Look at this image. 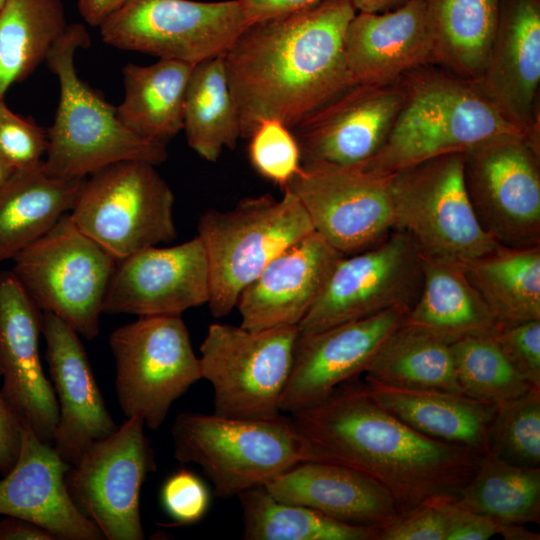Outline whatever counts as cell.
<instances>
[{"label":"cell","instance_id":"obj_1","mask_svg":"<svg viewBox=\"0 0 540 540\" xmlns=\"http://www.w3.org/2000/svg\"><path fill=\"white\" fill-rule=\"evenodd\" d=\"M289 416L312 461L368 475L391 494L399 513L457 501L483 456L417 432L381 407L356 378Z\"/></svg>","mask_w":540,"mask_h":540},{"label":"cell","instance_id":"obj_2","mask_svg":"<svg viewBox=\"0 0 540 540\" xmlns=\"http://www.w3.org/2000/svg\"><path fill=\"white\" fill-rule=\"evenodd\" d=\"M356 12L351 0H324L244 28L223 55L242 138L263 119L291 129L356 84L345 57Z\"/></svg>","mask_w":540,"mask_h":540},{"label":"cell","instance_id":"obj_3","mask_svg":"<svg viewBox=\"0 0 540 540\" xmlns=\"http://www.w3.org/2000/svg\"><path fill=\"white\" fill-rule=\"evenodd\" d=\"M399 81L401 108L382 147L362 170L390 175L439 156L464 154L502 134H525L473 80L422 66Z\"/></svg>","mask_w":540,"mask_h":540},{"label":"cell","instance_id":"obj_4","mask_svg":"<svg viewBox=\"0 0 540 540\" xmlns=\"http://www.w3.org/2000/svg\"><path fill=\"white\" fill-rule=\"evenodd\" d=\"M89 45L86 27L68 24L46 58L59 82V102L53 124L47 129L42 170L53 177L74 179L122 161L162 164L168 158L166 144L130 131L118 118L116 107L79 77L75 53Z\"/></svg>","mask_w":540,"mask_h":540},{"label":"cell","instance_id":"obj_5","mask_svg":"<svg viewBox=\"0 0 540 540\" xmlns=\"http://www.w3.org/2000/svg\"><path fill=\"white\" fill-rule=\"evenodd\" d=\"M171 436L175 459L199 465L221 498L265 486L296 464L312 461L305 439L283 413L245 419L183 412Z\"/></svg>","mask_w":540,"mask_h":540},{"label":"cell","instance_id":"obj_6","mask_svg":"<svg viewBox=\"0 0 540 540\" xmlns=\"http://www.w3.org/2000/svg\"><path fill=\"white\" fill-rule=\"evenodd\" d=\"M241 199L232 209H209L198 220L210 267L211 314L223 317L236 308L243 290L267 264L314 232L299 199L288 189Z\"/></svg>","mask_w":540,"mask_h":540},{"label":"cell","instance_id":"obj_7","mask_svg":"<svg viewBox=\"0 0 540 540\" xmlns=\"http://www.w3.org/2000/svg\"><path fill=\"white\" fill-rule=\"evenodd\" d=\"M12 261L11 271L42 312L58 316L88 340L99 334L117 260L83 233L69 213Z\"/></svg>","mask_w":540,"mask_h":540},{"label":"cell","instance_id":"obj_8","mask_svg":"<svg viewBox=\"0 0 540 540\" xmlns=\"http://www.w3.org/2000/svg\"><path fill=\"white\" fill-rule=\"evenodd\" d=\"M174 202L155 165L122 161L84 179L69 215L118 261L176 238Z\"/></svg>","mask_w":540,"mask_h":540},{"label":"cell","instance_id":"obj_9","mask_svg":"<svg viewBox=\"0 0 540 540\" xmlns=\"http://www.w3.org/2000/svg\"><path fill=\"white\" fill-rule=\"evenodd\" d=\"M394 229L406 232L421 254L457 262L500 244L482 227L464 178V154L439 156L389 175Z\"/></svg>","mask_w":540,"mask_h":540},{"label":"cell","instance_id":"obj_10","mask_svg":"<svg viewBox=\"0 0 540 540\" xmlns=\"http://www.w3.org/2000/svg\"><path fill=\"white\" fill-rule=\"evenodd\" d=\"M299 328L250 330L212 323L200 346L202 378L213 389L214 414L245 419L281 415Z\"/></svg>","mask_w":540,"mask_h":540},{"label":"cell","instance_id":"obj_11","mask_svg":"<svg viewBox=\"0 0 540 540\" xmlns=\"http://www.w3.org/2000/svg\"><path fill=\"white\" fill-rule=\"evenodd\" d=\"M115 360V392L128 417L158 430L172 404L202 379L181 315L143 316L109 337Z\"/></svg>","mask_w":540,"mask_h":540},{"label":"cell","instance_id":"obj_12","mask_svg":"<svg viewBox=\"0 0 540 540\" xmlns=\"http://www.w3.org/2000/svg\"><path fill=\"white\" fill-rule=\"evenodd\" d=\"M247 25L239 0H126L98 28L115 48L195 65L224 55Z\"/></svg>","mask_w":540,"mask_h":540},{"label":"cell","instance_id":"obj_13","mask_svg":"<svg viewBox=\"0 0 540 540\" xmlns=\"http://www.w3.org/2000/svg\"><path fill=\"white\" fill-rule=\"evenodd\" d=\"M422 278L420 250L406 232L393 229L371 248L339 259L299 323V333L319 332L390 309L410 310Z\"/></svg>","mask_w":540,"mask_h":540},{"label":"cell","instance_id":"obj_14","mask_svg":"<svg viewBox=\"0 0 540 540\" xmlns=\"http://www.w3.org/2000/svg\"><path fill=\"white\" fill-rule=\"evenodd\" d=\"M144 421L128 417L110 436L92 443L65 476L78 509L107 540H142L140 492L156 469Z\"/></svg>","mask_w":540,"mask_h":540},{"label":"cell","instance_id":"obj_15","mask_svg":"<svg viewBox=\"0 0 540 540\" xmlns=\"http://www.w3.org/2000/svg\"><path fill=\"white\" fill-rule=\"evenodd\" d=\"M467 192L482 227L501 245H540L539 148L502 134L464 153Z\"/></svg>","mask_w":540,"mask_h":540},{"label":"cell","instance_id":"obj_16","mask_svg":"<svg viewBox=\"0 0 540 540\" xmlns=\"http://www.w3.org/2000/svg\"><path fill=\"white\" fill-rule=\"evenodd\" d=\"M285 188L302 203L314 231L344 256L371 248L394 229L389 175L302 166Z\"/></svg>","mask_w":540,"mask_h":540},{"label":"cell","instance_id":"obj_17","mask_svg":"<svg viewBox=\"0 0 540 540\" xmlns=\"http://www.w3.org/2000/svg\"><path fill=\"white\" fill-rule=\"evenodd\" d=\"M402 102L399 80L349 87L291 128L301 165L360 169L382 147Z\"/></svg>","mask_w":540,"mask_h":540},{"label":"cell","instance_id":"obj_18","mask_svg":"<svg viewBox=\"0 0 540 540\" xmlns=\"http://www.w3.org/2000/svg\"><path fill=\"white\" fill-rule=\"evenodd\" d=\"M210 267L201 239L151 246L118 260L103 303V313L138 317L181 315L208 304Z\"/></svg>","mask_w":540,"mask_h":540},{"label":"cell","instance_id":"obj_19","mask_svg":"<svg viewBox=\"0 0 540 540\" xmlns=\"http://www.w3.org/2000/svg\"><path fill=\"white\" fill-rule=\"evenodd\" d=\"M42 311L11 270L0 272V392L21 427L53 445L59 411L39 355Z\"/></svg>","mask_w":540,"mask_h":540},{"label":"cell","instance_id":"obj_20","mask_svg":"<svg viewBox=\"0 0 540 540\" xmlns=\"http://www.w3.org/2000/svg\"><path fill=\"white\" fill-rule=\"evenodd\" d=\"M409 310L390 309L298 336L280 411L292 414L328 396L364 372L385 340L400 327Z\"/></svg>","mask_w":540,"mask_h":540},{"label":"cell","instance_id":"obj_21","mask_svg":"<svg viewBox=\"0 0 540 540\" xmlns=\"http://www.w3.org/2000/svg\"><path fill=\"white\" fill-rule=\"evenodd\" d=\"M475 82L499 112L539 148L540 0H500L489 56Z\"/></svg>","mask_w":540,"mask_h":540},{"label":"cell","instance_id":"obj_22","mask_svg":"<svg viewBox=\"0 0 540 540\" xmlns=\"http://www.w3.org/2000/svg\"><path fill=\"white\" fill-rule=\"evenodd\" d=\"M42 335L59 411L53 447L73 466L92 443L119 426L105 405L76 330L58 316L42 312Z\"/></svg>","mask_w":540,"mask_h":540},{"label":"cell","instance_id":"obj_23","mask_svg":"<svg viewBox=\"0 0 540 540\" xmlns=\"http://www.w3.org/2000/svg\"><path fill=\"white\" fill-rule=\"evenodd\" d=\"M71 465L51 444L22 427L12 469L0 480V515L30 521L61 540H104L73 502L65 483Z\"/></svg>","mask_w":540,"mask_h":540},{"label":"cell","instance_id":"obj_24","mask_svg":"<svg viewBox=\"0 0 540 540\" xmlns=\"http://www.w3.org/2000/svg\"><path fill=\"white\" fill-rule=\"evenodd\" d=\"M343 256L315 231L285 249L241 293L240 325L250 330L298 326Z\"/></svg>","mask_w":540,"mask_h":540},{"label":"cell","instance_id":"obj_25","mask_svg":"<svg viewBox=\"0 0 540 540\" xmlns=\"http://www.w3.org/2000/svg\"><path fill=\"white\" fill-rule=\"evenodd\" d=\"M348 70L357 84H389L433 62L425 0L392 11H357L345 33Z\"/></svg>","mask_w":540,"mask_h":540},{"label":"cell","instance_id":"obj_26","mask_svg":"<svg viewBox=\"0 0 540 540\" xmlns=\"http://www.w3.org/2000/svg\"><path fill=\"white\" fill-rule=\"evenodd\" d=\"M264 487L279 501L312 508L350 525L381 528L399 513L381 484L331 462H300Z\"/></svg>","mask_w":540,"mask_h":540},{"label":"cell","instance_id":"obj_27","mask_svg":"<svg viewBox=\"0 0 540 540\" xmlns=\"http://www.w3.org/2000/svg\"><path fill=\"white\" fill-rule=\"evenodd\" d=\"M420 293L404 323L451 344L463 337L495 335L502 327L457 261L421 254Z\"/></svg>","mask_w":540,"mask_h":540},{"label":"cell","instance_id":"obj_28","mask_svg":"<svg viewBox=\"0 0 540 540\" xmlns=\"http://www.w3.org/2000/svg\"><path fill=\"white\" fill-rule=\"evenodd\" d=\"M365 383L381 407L417 432L482 454L489 451L497 404L481 402L464 394Z\"/></svg>","mask_w":540,"mask_h":540},{"label":"cell","instance_id":"obj_29","mask_svg":"<svg viewBox=\"0 0 540 540\" xmlns=\"http://www.w3.org/2000/svg\"><path fill=\"white\" fill-rule=\"evenodd\" d=\"M85 178L50 176L42 163L14 171L0 186V262L12 260L69 213Z\"/></svg>","mask_w":540,"mask_h":540},{"label":"cell","instance_id":"obj_30","mask_svg":"<svg viewBox=\"0 0 540 540\" xmlns=\"http://www.w3.org/2000/svg\"><path fill=\"white\" fill-rule=\"evenodd\" d=\"M194 64L159 59L122 68L124 97L117 115L133 133L166 144L183 130L188 82Z\"/></svg>","mask_w":540,"mask_h":540},{"label":"cell","instance_id":"obj_31","mask_svg":"<svg viewBox=\"0 0 540 540\" xmlns=\"http://www.w3.org/2000/svg\"><path fill=\"white\" fill-rule=\"evenodd\" d=\"M433 62L476 81L496 33L500 0H425Z\"/></svg>","mask_w":540,"mask_h":540},{"label":"cell","instance_id":"obj_32","mask_svg":"<svg viewBox=\"0 0 540 540\" xmlns=\"http://www.w3.org/2000/svg\"><path fill=\"white\" fill-rule=\"evenodd\" d=\"M363 373L367 383L464 394L456 377L450 344L405 323L385 340Z\"/></svg>","mask_w":540,"mask_h":540},{"label":"cell","instance_id":"obj_33","mask_svg":"<svg viewBox=\"0 0 540 540\" xmlns=\"http://www.w3.org/2000/svg\"><path fill=\"white\" fill-rule=\"evenodd\" d=\"M459 263L502 326L540 320V245L500 244Z\"/></svg>","mask_w":540,"mask_h":540},{"label":"cell","instance_id":"obj_34","mask_svg":"<svg viewBox=\"0 0 540 540\" xmlns=\"http://www.w3.org/2000/svg\"><path fill=\"white\" fill-rule=\"evenodd\" d=\"M63 0H6L0 9V98L28 78L63 35Z\"/></svg>","mask_w":540,"mask_h":540},{"label":"cell","instance_id":"obj_35","mask_svg":"<svg viewBox=\"0 0 540 540\" xmlns=\"http://www.w3.org/2000/svg\"><path fill=\"white\" fill-rule=\"evenodd\" d=\"M183 131L189 147L209 162H216L225 148L234 149L242 138L223 55L194 65L186 90Z\"/></svg>","mask_w":540,"mask_h":540},{"label":"cell","instance_id":"obj_36","mask_svg":"<svg viewBox=\"0 0 540 540\" xmlns=\"http://www.w3.org/2000/svg\"><path fill=\"white\" fill-rule=\"evenodd\" d=\"M455 502L499 523H539L540 468L513 465L488 451Z\"/></svg>","mask_w":540,"mask_h":540},{"label":"cell","instance_id":"obj_37","mask_svg":"<svg viewBox=\"0 0 540 540\" xmlns=\"http://www.w3.org/2000/svg\"><path fill=\"white\" fill-rule=\"evenodd\" d=\"M237 497L246 540H377L379 528L342 523L312 508L279 501L264 486Z\"/></svg>","mask_w":540,"mask_h":540},{"label":"cell","instance_id":"obj_38","mask_svg":"<svg viewBox=\"0 0 540 540\" xmlns=\"http://www.w3.org/2000/svg\"><path fill=\"white\" fill-rule=\"evenodd\" d=\"M450 349L459 385L472 399L500 404L533 388L511 366L494 335L466 336Z\"/></svg>","mask_w":540,"mask_h":540},{"label":"cell","instance_id":"obj_39","mask_svg":"<svg viewBox=\"0 0 540 540\" xmlns=\"http://www.w3.org/2000/svg\"><path fill=\"white\" fill-rule=\"evenodd\" d=\"M489 452L513 465L540 468V389L497 404Z\"/></svg>","mask_w":540,"mask_h":540},{"label":"cell","instance_id":"obj_40","mask_svg":"<svg viewBox=\"0 0 540 540\" xmlns=\"http://www.w3.org/2000/svg\"><path fill=\"white\" fill-rule=\"evenodd\" d=\"M248 139L252 167L284 189L302 167L300 148L292 130L277 119H263Z\"/></svg>","mask_w":540,"mask_h":540},{"label":"cell","instance_id":"obj_41","mask_svg":"<svg viewBox=\"0 0 540 540\" xmlns=\"http://www.w3.org/2000/svg\"><path fill=\"white\" fill-rule=\"evenodd\" d=\"M48 148V130L13 112L0 98V156L15 171L41 165Z\"/></svg>","mask_w":540,"mask_h":540},{"label":"cell","instance_id":"obj_42","mask_svg":"<svg viewBox=\"0 0 540 540\" xmlns=\"http://www.w3.org/2000/svg\"><path fill=\"white\" fill-rule=\"evenodd\" d=\"M494 338L514 370L540 389V320L504 325Z\"/></svg>","mask_w":540,"mask_h":540},{"label":"cell","instance_id":"obj_43","mask_svg":"<svg viewBox=\"0 0 540 540\" xmlns=\"http://www.w3.org/2000/svg\"><path fill=\"white\" fill-rule=\"evenodd\" d=\"M160 496L164 510L179 524L201 520L210 505V494L204 482L185 469L165 481Z\"/></svg>","mask_w":540,"mask_h":540},{"label":"cell","instance_id":"obj_44","mask_svg":"<svg viewBox=\"0 0 540 540\" xmlns=\"http://www.w3.org/2000/svg\"><path fill=\"white\" fill-rule=\"evenodd\" d=\"M449 503L422 505L398 513L379 528L377 540H447Z\"/></svg>","mask_w":540,"mask_h":540},{"label":"cell","instance_id":"obj_45","mask_svg":"<svg viewBox=\"0 0 540 540\" xmlns=\"http://www.w3.org/2000/svg\"><path fill=\"white\" fill-rule=\"evenodd\" d=\"M448 514L447 540H486L499 534L502 525L487 516L466 510L456 502L449 503Z\"/></svg>","mask_w":540,"mask_h":540},{"label":"cell","instance_id":"obj_46","mask_svg":"<svg viewBox=\"0 0 540 540\" xmlns=\"http://www.w3.org/2000/svg\"><path fill=\"white\" fill-rule=\"evenodd\" d=\"M22 427L0 392V474H7L18 458Z\"/></svg>","mask_w":540,"mask_h":540},{"label":"cell","instance_id":"obj_47","mask_svg":"<svg viewBox=\"0 0 540 540\" xmlns=\"http://www.w3.org/2000/svg\"><path fill=\"white\" fill-rule=\"evenodd\" d=\"M324 0H239L248 24L312 7Z\"/></svg>","mask_w":540,"mask_h":540},{"label":"cell","instance_id":"obj_48","mask_svg":"<svg viewBox=\"0 0 540 540\" xmlns=\"http://www.w3.org/2000/svg\"><path fill=\"white\" fill-rule=\"evenodd\" d=\"M54 536L40 526L14 516L0 519V540H54Z\"/></svg>","mask_w":540,"mask_h":540},{"label":"cell","instance_id":"obj_49","mask_svg":"<svg viewBox=\"0 0 540 540\" xmlns=\"http://www.w3.org/2000/svg\"><path fill=\"white\" fill-rule=\"evenodd\" d=\"M126 0H77L80 15L87 24L99 27L101 23Z\"/></svg>","mask_w":540,"mask_h":540},{"label":"cell","instance_id":"obj_50","mask_svg":"<svg viewBox=\"0 0 540 540\" xmlns=\"http://www.w3.org/2000/svg\"><path fill=\"white\" fill-rule=\"evenodd\" d=\"M405 0H351L356 11L382 12L401 4Z\"/></svg>","mask_w":540,"mask_h":540},{"label":"cell","instance_id":"obj_51","mask_svg":"<svg viewBox=\"0 0 540 540\" xmlns=\"http://www.w3.org/2000/svg\"><path fill=\"white\" fill-rule=\"evenodd\" d=\"M499 534L508 540H538L540 538L539 534L533 533L519 524L502 523Z\"/></svg>","mask_w":540,"mask_h":540},{"label":"cell","instance_id":"obj_52","mask_svg":"<svg viewBox=\"0 0 540 540\" xmlns=\"http://www.w3.org/2000/svg\"><path fill=\"white\" fill-rule=\"evenodd\" d=\"M15 170L0 156V186L11 176Z\"/></svg>","mask_w":540,"mask_h":540},{"label":"cell","instance_id":"obj_53","mask_svg":"<svg viewBox=\"0 0 540 540\" xmlns=\"http://www.w3.org/2000/svg\"><path fill=\"white\" fill-rule=\"evenodd\" d=\"M5 1H6V0H0V9H1V7L4 5Z\"/></svg>","mask_w":540,"mask_h":540},{"label":"cell","instance_id":"obj_54","mask_svg":"<svg viewBox=\"0 0 540 540\" xmlns=\"http://www.w3.org/2000/svg\"><path fill=\"white\" fill-rule=\"evenodd\" d=\"M0 377H1V370H0Z\"/></svg>","mask_w":540,"mask_h":540}]
</instances>
